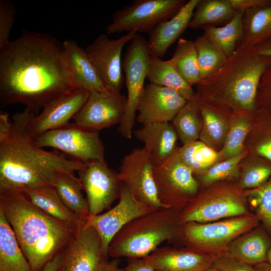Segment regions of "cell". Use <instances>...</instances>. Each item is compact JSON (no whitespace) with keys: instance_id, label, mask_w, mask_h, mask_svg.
<instances>
[{"instance_id":"obj_1","label":"cell","mask_w":271,"mask_h":271,"mask_svg":"<svg viewBox=\"0 0 271 271\" xmlns=\"http://www.w3.org/2000/svg\"><path fill=\"white\" fill-rule=\"evenodd\" d=\"M75 89L63 44L51 35L27 32L0 49L1 107L21 103L35 114Z\"/></svg>"},{"instance_id":"obj_2","label":"cell","mask_w":271,"mask_h":271,"mask_svg":"<svg viewBox=\"0 0 271 271\" xmlns=\"http://www.w3.org/2000/svg\"><path fill=\"white\" fill-rule=\"evenodd\" d=\"M32 112L26 108L14 114L10 133L0 140V192L52 186L57 172L74 174L86 165L38 147L28 128Z\"/></svg>"},{"instance_id":"obj_3","label":"cell","mask_w":271,"mask_h":271,"mask_svg":"<svg viewBox=\"0 0 271 271\" xmlns=\"http://www.w3.org/2000/svg\"><path fill=\"white\" fill-rule=\"evenodd\" d=\"M0 211L11 226L33 271L61 255L79 224L60 220L34 205L22 191L0 192Z\"/></svg>"},{"instance_id":"obj_4","label":"cell","mask_w":271,"mask_h":271,"mask_svg":"<svg viewBox=\"0 0 271 271\" xmlns=\"http://www.w3.org/2000/svg\"><path fill=\"white\" fill-rule=\"evenodd\" d=\"M271 58L238 49L215 73L196 85L201 101L252 113L262 75Z\"/></svg>"},{"instance_id":"obj_5","label":"cell","mask_w":271,"mask_h":271,"mask_svg":"<svg viewBox=\"0 0 271 271\" xmlns=\"http://www.w3.org/2000/svg\"><path fill=\"white\" fill-rule=\"evenodd\" d=\"M180 212L163 207L132 220L113 237L108 247V256L143 258L164 241L181 240Z\"/></svg>"},{"instance_id":"obj_6","label":"cell","mask_w":271,"mask_h":271,"mask_svg":"<svg viewBox=\"0 0 271 271\" xmlns=\"http://www.w3.org/2000/svg\"><path fill=\"white\" fill-rule=\"evenodd\" d=\"M259 222L255 214L249 213L207 223H187L182 225L181 240L192 250L219 254L238 237L257 227Z\"/></svg>"},{"instance_id":"obj_7","label":"cell","mask_w":271,"mask_h":271,"mask_svg":"<svg viewBox=\"0 0 271 271\" xmlns=\"http://www.w3.org/2000/svg\"><path fill=\"white\" fill-rule=\"evenodd\" d=\"M186 0H134L116 10L106 28L108 35L117 33H148L172 18Z\"/></svg>"},{"instance_id":"obj_8","label":"cell","mask_w":271,"mask_h":271,"mask_svg":"<svg viewBox=\"0 0 271 271\" xmlns=\"http://www.w3.org/2000/svg\"><path fill=\"white\" fill-rule=\"evenodd\" d=\"M150 57L147 40L138 34L130 42L122 62L127 90L126 105L118 131L127 139H130L133 133L137 106L145 86Z\"/></svg>"},{"instance_id":"obj_9","label":"cell","mask_w":271,"mask_h":271,"mask_svg":"<svg viewBox=\"0 0 271 271\" xmlns=\"http://www.w3.org/2000/svg\"><path fill=\"white\" fill-rule=\"evenodd\" d=\"M153 173L158 197L165 208L181 211L198 193V181L177 152L165 162L154 165Z\"/></svg>"},{"instance_id":"obj_10","label":"cell","mask_w":271,"mask_h":271,"mask_svg":"<svg viewBox=\"0 0 271 271\" xmlns=\"http://www.w3.org/2000/svg\"><path fill=\"white\" fill-rule=\"evenodd\" d=\"M34 141L41 148H54L84 164L105 161L104 145L99 132L85 129L73 122L45 132Z\"/></svg>"},{"instance_id":"obj_11","label":"cell","mask_w":271,"mask_h":271,"mask_svg":"<svg viewBox=\"0 0 271 271\" xmlns=\"http://www.w3.org/2000/svg\"><path fill=\"white\" fill-rule=\"evenodd\" d=\"M61 255L56 271H105L110 266L108 255L101 239L86 219L79 225L76 233Z\"/></svg>"},{"instance_id":"obj_12","label":"cell","mask_w":271,"mask_h":271,"mask_svg":"<svg viewBox=\"0 0 271 271\" xmlns=\"http://www.w3.org/2000/svg\"><path fill=\"white\" fill-rule=\"evenodd\" d=\"M249 213L245 200L234 191L223 189L197 195L181 211L180 222L207 223Z\"/></svg>"},{"instance_id":"obj_13","label":"cell","mask_w":271,"mask_h":271,"mask_svg":"<svg viewBox=\"0 0 271 271\" xmlns=\"http://www.w3.org/2000/svg\"><path fill=\"white\" fill-rule=\"evenodd\" d=\"M138 34L126 33L111 39L106 35L98 36L85 49L102 84L106 89L120 92L124 82L121 54L124 46Z\"/></svg>"},{"instance_id":"obj_14","label":"cell","mask_w":271,"mask_h":271,"mask_svg":"<svg viewBox=\"0 0 271 271\" xmlns=\"http://www.w3.org/2000/svg\"><path fill=\"white\" fill-rule=\"evenodd\" d=\"M78 174L90 215L101 213L119 199L122 183L118 172L110 168L105 161L87 163Z\"/></svg>"},{"instance_id":"obj_15","label":"cell","mask_w":271,"mask_h":271,"mask_svg":"<svg viewBox=\"0 0 271 271\" xmlns=\"http://www.w3.org/2000/svg\"><path fill=\"white\" fill-rule=\"evenodd\" d=\"M154 166L145 150L137 148L123 157L118 174L122 183L136 198L156 210L164 207L158 197Z\"/></svg>"},{"instance_id":"obj_16","label":"cell","mask_w":271,"mask_h":271,"mask_svg":"<svg viewBox=\"0 0 271 271\" xmlns=\"http://www.w3.org/2000/svg\"><path fill=\"white\" fill-rule=\"evenodd\" d=\"M126 96L108 89L89 92L87 99L73 117L74 123L99 132L121 122L125 110Z\"/></svg>"},{"instance_id":"obj_17","label":"cell","mask_w":271,"mask_h":271,"mask_svg":"<svg viewBox=\"0 0 271 271\" xmlns=\"http://www.w3.org/2000/svg\"><path fill=\"white\" fill-rule=\"evenodd\" d=\"M118 199V203L106 212L89 215L86 219L87 224L99 235L103 249L107 254L110 242L124 226L132 220L155 210L136 198L123 184Z\"/></svg>"},{"instance_id":"obj_18","label":"cell","mask_w":271,"mask_h":271,"mask_svg":"<svg viewBox=\"0 0 271 271\" xmlns=\"http://www.w3.org/2000/svg\"><path fill=\"white\" fill-rule=\"evenodd\" d=\"M88 95L87 90L75 89L49 102L39 115L32 112L28 122L29 133L34 139L45 132L67 125L83 106Z\"/></svg>"},{"instance_id":"obj_19","label":"cell","mask_w":271,"mask_h":271,"mask_svg":"<svg viewBox=\"0 0 271 271\" xmlns=\"http://www.w3.org/2000/svg\"><path fill=\"white\" fill-rule=\"evenodd\" d=\"M186 102L174 90L149 83L138 102L137 120L143 124L170 122Z\"/></svg>"},{"instance_id":"obj_20","label":"cell","mask_w":271,"mask_h":271,"mask_svg":"<svg viewBox=\"0 0 271 271\" xmlns=\"http://www.w3.org/2000/svg\"><path fill=\"white\" fill-rule=\"evenodd\" d=\"M218 254L205 253L187 247H158L142 258L159 271H203L213 265Z\"/></svg>"},{"instance_id":"obj_21","label":"cell","mask_w":271,"mask_h":271,"mask_svg":"<svg viewBox=\"0 0 271 271\" xmlns=\"http://www.w3.org/2000/svg\"><path fill=\"white\" fill-rule=\"evenodd\" d=\"M136 138L144 144L154 165H160L174 156L178 151V137L170 122L150 123L133 131Z\"/></svg>"},{"instance_id":"obj_22","label":"cell","mask_w":271,"mask_h":271,"mask_svg":"<svg viewBox=\"0 0 271 271\" xmlns=\"http://www.w3.org/2000/svg\"><path fill=\"white\" fill-rule=\"evenodd\" d=\"M199 0H189L171 19L159 24L149 33L150 56L163 58L169 48L189 27Z\"/></svg>"},{"instance_id":"obj_23","label":"cell","mask_w":271,"mask_h":271,"mask_svg":"<svg viewBox=\"0 0 271 271\" xmlns=\"http://www.w3.org/2000/svg\"><path fill=\"white\" fill-rule=\"evenodd\" d=\"M62 44L65 60L75 87L89 92L106 89L85 49L71 39L65 40Z\"/></svg>"},{"instance_id":"obj_24","label":"cell","mask_w":271,"mask_h":271,"mask_svg":"<svg viewBox=\"0 0 271 271\" xmlns=\"http://www.w3.org/2000/svg\"><path fill=\"white\" fill-rule=\"evenodd\" d=\"M271 248L269 237L262 228L256 227L232 241L224 251L252 266L267 261Z\"/></svg>"},{"instance_id":"obj_25","label":"cell","mask_w":271,"mask_h":271,"mask_svg":"<svg viewBox=\"0 0 271 271\" xmlns=\"http://www.w3.org/2000/svg\"><path fill=\"white\" fill-rule=\"evenodd\" d=\"M147 78L149 83L174 90L187 101L196 93L169 60L150 56Z\"/></svg>"},{"instance_id":"obj_26","label":"cell","mask_w":271,"mask_h":271,"mask_svg":"<svg viewBox=\"0 0 271 271\" xmlns=\"http://www.w3.org/2000/svg\"><path fill=\"white\" fill-rule=\"evenodd\" d=\"M21 191L36 207L60 220L79 224L82 221L85 220L77 216L65 205L52 185Z\"/></svg>"},{"instance_id":"obj_27","label":"cell","mask_w":271,"mask_h":271,"mask_svg":"<svg viewBox=\"0 0 271 271\" xmlns=\"http://www.w3.org/2000/svg\"><path fill=\"white\" fill-rule=\"evenodd\" d=\"M0 271H33L11 226L1 211Z\"/></svg>"},{"instance_id":"obj_28","label":"cell","mask_w":271,"mask_h":271,"mask_svg":"<svg viewBox=\"0 0 271 271\" xmlns=\"http://www.w3.org/2000/svg\"><path fill=\"white\" fill-rule=\"evenodd\" d=\"M243 33L236 49H251L271 36V4L245 11L243 18Z\"/></svg>"},{"instance_id":"obj_29","label":"cell","mask_w":271,"mask_h":271,"mask_svg":"<svg viewBox=\"0 0 271 271\" xmlns=\"http://www.w3.org/2000/svg\"><path fill=\"white\" fill-rule=\"evenodd\" d=\"M52 186L65 205L77 216L86 219L90 215L80 181L74 174L57 172Z\"/></svg>"},{"instance_id":"obj_30","label":"cell","mask_w":271,"mask_h":271,"mask_svg":"<svg viewBox=\"0 0 271 271\" xmlns=\"http://www.w3.org/2000/svg\"><path fill=\"white\" fill-rule=\"evenodd\" d=\"M245 11L236 10L232 18L223 26H206L201 29L210 40L228 58L236 51L243 33Z\"/></svg>"},{"instance_id":"obj_31","label":"cell","mask_w":271,"mask_h":271,"mask_svg":"<svg viewBox=\"0 0 271 271\" xmlns=\"http://www.w3.org/2000/svg\"><path fill=\"white\" fill-rule=\"evenodd\" d=\"M172 125L183 145L197 141L202 128L201 100L195 93L173 119Z\"/></svg>"},{"instance_id":"obj_32","label":"cell","mask_w":271,"mask_h":271,"mask_svg":"<svg viewBox=\"0 0 271 271\" xmlns=\"http://www.w3.org/2000/svg\"><path fill=\"white\" fill-rule=\"evenodd\" d=\"M201 113L202 124L200 140L216 151L220 148L221 149L229 124L217 108L202 101Z\"/></svg>"},{"instance_id":"obj_33","label":"cell","mask_w":271,"mask_h":271,"mask_svg":"<svg viewBox=\"0 0 271 271\" xmlns=\"http://www.w3.org/2000/svg\"><path fill=\"white\" fill-rule=\"evenodd\" d=\"M235 11L229 0H199L188 27L195 29L225 24L232 18Z\"/></svg>"},{"instance_id":"obj_34","label":"cell","mask_w":271,"mask_h":271,"mask_svg":"<svg viewBox=\"0 0 271 271\" xmlns=\"http://www.w3.org/2000/svg\"><path fill=\"white\" fill-rule=\"evenodd\" d=\"M168 60L191 86L201 81L194 41L180 38L173 56Z\"/></svg>"},{"instance_id":"obj_35","label":"cell","mask_w":271,"mask_h":271,"mask_svg":"<svg viewBox=\"0 0 271 271\" xmlns=\"http://www.w3.org/2000/svg\"><path fill=\"white\" fill-rule=\"evenodd\" d=\"M180 160L193 171L200 175L219 161L218 152L201 141H196L179 148Z\"/></svg>"},{"instance_id":"obj_36","label":"cell","mask_w":271,"mask_h":271,"mask_svg":"<svg viewBox=\"0 0 271 271\" xmlns=\"http://www.w3.org/2000/svg\"><path fill=\"white\" fill-rule=\"evenodd\" d=\"M194 43L201 80L217 72L228 58L204 33Z\"/></svg>"},{"instance_id":"obj_37","label":"cell","mask_w":271,"mask_h":271,"mask_svg":"<svg viewBox=\"0 0 271 271\" xmlns=\"http://www.w3.org/2000/svg\"><path fill=\"white\" fill-rule=\"evenodd\" d=\"M244 111L234 113L229 126L223 147L218 151L219 160L227 159L244 152L243 143L248 134L250 123Z\"/></svg>"},{"instance_id":"obj_38","label":"cell","mask_w":271,"mask_h":271,"mask_svg":"<svg viewBox=\"0 0 271 271\" xmlns=\"http://www.w3.org/2000/svg\"><path fill=\"white\" fill-rule=\"evenodd\" d=\"M265 229L271 234V179L244 194Z\"/></svg>"},{"instance_id":"obj_39","label":"cell","mask_w":271,"mask_h":271,"mask_svg":"<svg viewBox=\"0 0 271 271\" xmlns=\"http://www.w3.org/2000/svg\"><path fill=\"white\" fill-rule=\"evenodd\" d=\"M246 155V152L244 151L237 156L216 163L206 172L199 175L201 183L207 185L236 175L239 163Z\"/></svg>"},{"instance_id":"obj_40","label":"cell","mask_w":271,"mask_h":271,"mask_svg":"<svg viewBox=\"0 0 271 271\" xmlns=\"http://www.w3.org/2000/svg\"><path fill=\"white\" fill-rule=\"evenodd\" d=\"M15 15L13 4L9 0H0V49L10 41Z\"/></svg>"},{"instance_id":"obj_41","label":"cell","mask_w":271,"mask_h":271,"mask_svg":"<svg viewBox=\"0 0 271 271\" xmlns=\"http://www.w3.org/2000/svg\"><path fill=\"white\" fill-rule=\"evenodd\" d=\"M271 176V167L257 165L248 169L242 175L239 188L250 189L258 187L267 181Z\"/></svg>"},{"instance_id":"obj_42","label":"cell","mask_w":271,"mask_h":271,"mask_svg":"<svg viewBox=\"0 0 271 271\" xmlns=\"http://www.w3.org/2000/svg\"><path fill=\"white\" fill-rule=\"evenodd\" d=\"M219 271H255L253 266L246 263L228 253H219L212 266Z\"/></svg>"},{"instance_id":"obj_43","label":"cell","mask_w":271,"mask_h":271,"mask_svg":"<svg viewBox=\"0 0 271 271\" xmlns=\"http://www.w3.org/2000/svg\"><path fill=\"white\" fill-rule=\"evenodd\" d=\"M261 102L271 108V62L262 75L257 90L255 105Z\"/></svg>"},{"instance_id":"obj_44","label":"cell","mask_w":271,"mask_h":271,"mask_svg":"<svg viewBox=\"0 0 271 271\" xmlns=\"http://www.w3.org/2000/svg\"><path fill=\"white\" fill-rule=\"evenodd\" d=\"M233 9L247 11L248 10L264 7L271 4V0H229Z\"/></svg>"},{"instance_id":"obj_45","label":"cell","mask_w":271,"mask_h":271,"mask_svg":"<svg viewBox=\"0 0 271 271\" xmlns=\"http://www.w3.org/2000/svg\"><path fill=\"white\" fill-rule=\"evenodd\" d=\"M122 271H159L152 267L142 258H128L127 264Z\"/></svg>"},{"instance_id":"obj_46","label":"cell","mask_w":271,"mask_h":271,"mask_svg":"<svg viewBox=\"0 0 271 271\" xmlns=\"http://www.w3.org/2000/svg\"><path fill=\"white\" fill-rule=\"evenodd\" d=\"M251 49L260 56L271 58V36L257 43Z\"/></svg>"},{"instance_id":"obj_47","label":"cell","mask_w":271,"mask_h":271,"mask_svg":"<svg viewBox=\"0 0 271 271\" xmlns=\"http://www.w3.org/2000/svg\"><path fill=\"white\" fill-rule=\"evenodd\" d=\"M12 127V121L9 114L5 111L0 113V140L4 139L10 133Z\"/></svg>"},{"instance_id":"obj_48","label":"cell","mask_w":271,"mask_h":271,"mask_svg":"<svg viewBox=\"0 0 271 271\" xmlns=\"http://www.w3.org/2000/svg\"><path fill=\"white\" fill-rule=\"evenodd\" d=\"M256 152L260 156L271 161V140L259 144L256 148Z\"/></svg>"},{"instance_id":"obj_49","label":"cell","mask_w":271,"mask_h":271,"mask_svg":"<svg viewBox=\"0 0 271 271\" xmlns=\"http://www.w3.org/2000/svg\"><path fill=\"white\" fill-rule=\"evenodd\" d=\"M61 262V255H59L48 262L42 271H56Z\"/></svg>"},{"instance_id":"obj_50","label":"cell","mask_w":271,"mask_h":271,"mask_svg":"<svg viewBox=\"0 0 271 271\" xmlns=\"http://www.w3.org/2000/svg\"><path fill=\"white\" fill-rule=\"evenodd\" d=\"M255 271H271V264L267 261L253 266Z\"/></svg>"},{"instance_id":"obj_51","label":"cell","mask_w":271,"mask_h":271,"mask_svg":"<svg viewBox=\"0 0 271 271\" xmlns=\"http://www.w3.org/2000/svg\"><path fill=\"white\" fill-rule=\"evenodd\" d=\"M105 271H122V268H119L118 261L114 260L111 261L110 266Z\"/></svg>"},{"instance_id":"obj_52","label":"cell","mask_w":271,"mask_h":271,"mask_svg":"<svg viewBox=\"0 0 271 271\" xmlns=\"http://www.w3.org/2000/svg\"><path fill=\"white\" fill-rule=\"evenodd\" d=\"M267 262L271 264V248L269 249L267 253Z\"/></svg>"},{"instance_id":"obj_53","label":"cell","mask_w":271,"mask_h":271,"mask_svg":"<svg viewBox=\"0 0 271 271\" xmlns=\"http://www.w3.org/2000/svg\"><path fill=\"white\" fill-rule=\"evenodd\" d=\"M203 271H219V270L214 268V267L212 266Z\"/></svg>"}]
</instances>
